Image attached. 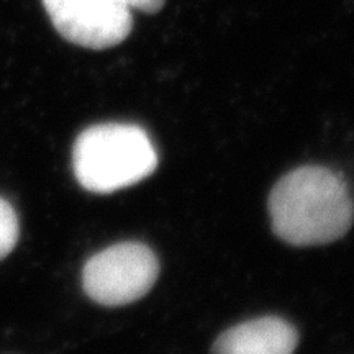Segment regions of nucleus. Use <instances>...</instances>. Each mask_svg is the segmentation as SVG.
Masks as SVG:
<instances>
[{
	"label": "nucleus",
	"mask_w": 354,
	"mask_h": 354,
	"mask_svg": "<svg viewBox=\"0 0 354 354\" xmlns=\"http://www.w3.org/2000/svg\"><path fill=\"white\" fill-rule=\"evenodd\" d=\"M274 233L294 246H317L343 238L354 207L342 176L320 166L292 171L269 196Z\"/></svg>",
	"instance_id": "obj_1"
},
{
	"label": "nucleus",
	"mask_w": 354,
	"mask_h": 354,
	"mask_svg": "<svg viewBox=\"0 0 354 354\" xmlns=\"http://www.w3.org/2000/svg\"><path fill=\"white\" fill-rule=\"evenodd\" d=\"M156 149L143 128L102 123L84 130L73 149L77 183L88 192L112 194L151 176Z\"/></svg>",
	"instance_id": "obj_2"
},
{
	"label": "nucleus",
	"mask_w": 354,
	"mask_h": 354,
	"mask_svg": "<svg viewBox=\"0 0 354 354\" xmlns=\"http://www.w3.org/2000/svg\"><path fill=\"white\" fill-rule=\"evenodd\" d=\"M159 274L156 256L141 243H118L84 266L82 286L94 302L122 307L148 294Z\"/></svg>",
	"instance_id": "obj_3"
},
{
	"label": "nucleus",
	"mask_w": 354,
	"mask_h": 354,
	"mask_svg": "<svg viewBox=\"0 0 354 354\" xmlns=\"http://www.w3.org/2000/svg\"><path fill=\"white\" fill-rule=\"evenodd\" d=\"M43 7L61 37L91 50L117 46L133 28L122 0H43Z\"/></svg>",
	"instance_id": "obj_4"
},
{
	"label": "nucleus",
	"mask_w": 354,
	"mask_h": 354,
	"mask_svg": "<svg viewBox=\"0 0 354 354\" xmlns=\"http://www.w3.org/2000/svg\"><path fill=\"white\" fill-rule=\"evenodd\" d=\"M299 335L282 318L266 317L233 326L218 336L214 354H292Z\"/></svg>",
	"instance_id": "obj_5"
},
{
	"label": "nucleus",
	"mask_w": 354,
	"mask_h": 354,
	"mask_svg": "<svg viewBox=\"0 0 354 354\" xmlns=\"http://www.w3.org/2000/svg\"><path fill=\"white\" fill-rule=\"evenodd\" d=\"M20 227L15 210L6 198L0 197V261L7 258L19 241Z\"/></svg>",
	"instance_id": "obj_6"
},
{
	"label": "nucleus",
	"mask_w": 354,
	"mask_h": 354,
	"mask_svg": "<svg viewBox=\"0 0 354 354\" xmlns=\"http://www.w3.org/2000/svg\"><path fill=\"white\" fill-rule=\"evenodd\" d=\"M130 10H140L145 13H154L161 10L165 6V0H122Z\"/></svg>",
	"instance_id": "obj_7"
}]
</instances>
